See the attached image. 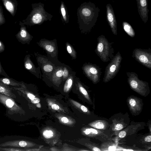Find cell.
Instances as JSON below:
<instances>
[{"label": "cell", "instance_id": "9", "mask_svg": "<svg viewBox=\"0 0 151 151\" xmlns=\"http://www.w3.org/2000/svg\"><path fill=\"white\" fill-rule=\"evenodd\" d=\"M0 102L3 104L12 114H22L24 113L22 107L15 102L13 98L1 93Z\"/></svg>", "mask_w": 151, "mask_h": 151}, {"label": "cell", "instance_id": "33", "mask_svg": "<svg viewBox=\"0 0 151 151\" xmlns=\"http://www.w3.org/2000/svg\"><path fill=\"white\" fill-rule=\"evenodd\" d=\"M5 50V46L3 43L0 40V53L3 52Z\"/></svg>", "mask_w": 151, "mask_h": 151}, {"label": "cell", "instance_id": "23", "mask_svg": "<svg viewBox=\"0 0 151 151\" xmlns=\"http://www.w3.org/2000/svg\"><path fill=\"white\" fill-rule=\"evenodd\" d=\"M0 151H25V149H21L20 148L17 147H1L0 149Z\"/></svg>", "mask_w": 151, "mask_h": 151}, {"label": "cell", "instance_id": "35", "mask_svg": "<svg viewBox=\"0 0 151 151\" xmlns=\"http://www.w3.org/2000/svg\"><path fill=\"white\" fill-rule=\"evenodd\" d=\"M31 101L33 104H37L39 102L40 99L38 98H35L34 99L31 100Z\"/></svg>", "mask_w": 151, "mask_h": 151}, {"label": "cell", "instance_id": "7", "mask_svg": "<svg viewBox=\"0 0 151 151\" xmlns=\"http://www.w3.org/2000/svg\"><path fill=\"white\" fill-rule=\"evenodd\" d=\"M86 135L103 142L111 140L113 134L110 129L102 130L91 127L85 128L83 131Z\"/></svg>", "mask_w": 151, "mask_h": 151}, {"label": "cell", "instance_id": "27", "mask_svg": "<svg viewBox=\"0 0 151 151\" xmlns=\"http://www.w3.org/2000/svg\"><path fill=\"white\" fill-rule=\"evenodd\" d=\"M72 83L73 81L72 79L71 78H68L64 86L65 91L67 92L69 91L72 85Z\"/></svg>", "mask_w": 151, "mask_h": 151}, {"label": "cell", "instance_id": "19", "mask_svg": "<svg viewBox=\"0 0 151 151\" xmlns=\"http://www.w3.org/2000/svg\"><path fill=\"white\" fill-rule=\"evenodd\" d=\"M12 87L0 81V93L4 94L13 99H16V96L12 92Z\"/></svg>", "mask_w": 151, "mask_h": 151}, {"label": "cell", "instance_id": "25", "mask_svg": "<svg viewBox=\"0 0 151 151\" xmlns=\"http://www.w3.org/2000/svg\"><path fill=\"white\" fill-rule=\"evenodd\" d=\"M6 22V20L3 14L2 7L0 4V26L4 24Z\"/></svg>", "mask_w": 151, "mask_h": 151}, {"label": "cell", "instance_id": "3", "mask_svg": "<svg viewBox=\"0 0 151 151\" xmlns=\"http://www.w3.org/2000/svg\"><path fill=\"white\" fill-rule=\"evenodd\" d=\"M127 74L128 83L132 90L144 97L149 95L150 91L148 82L140 80L134 72H127Z\"/></svg>", "mask_w": 151, "mask_h": 151}, {"label": "cell", "instance_id": "42", "mask_svg": "<svg viewBox=\"0 0 151 151\" xmlns=\"http://www.w3.org/2000/svg\"><path fill=\"white\" fill-rule=\"evenodd\" d=\"M150 124H149V130H150V133H151V123H150Z\"/></svg>", "mask_w": 151, "mask_h": 151}, {"label": "cell", "instance_id": "15", "mask_svg": "<svg viewBox=\"0 0 151 151\" xmlns=\"http://www.w3.org/2000/svg\"><path fill=\"white\" fill-rule=\"evenodd\" d=\"M7 10L13 17L15 15L17 9V0H1Z\"/></svg>", "mask_w": 151, "mask_h": 151}, {"label": "cell", "instance_id": "12", "mask_svg": "<svg viewBox=\"0 0 151 151\" xmlns=\"http://www.w3.org/2000/svg\"><path fill=\"white\" fill-rule=\"evenodd\" d=\"M142 125L139 123H132L130 125L118 132L116 134L120 139L123 138L127 136L132 135L142 129Z\"/></svg>", "mask_w": 151, "mask_h": 151}, {"label": "cell", "instance_id": "31", "mask_svg": "<svg viewBox=\"0 0 151 151\" xmlns=\"http://www.w3.org/2000/svg\"><path fill=\"white\" fill-rule=\"evenodd\" d=\"M120 149V150H123V151H136V150H135L134 147H129L127 148V147H126L125 148L119 147V149Z\"/></svg>", "mask_w": 151, "mask_h": 151}, {"label": "cell", "instance_id": "32", "mask_svg": "<svg viewBox=\"0 0 151 151\" xmlns=\"http://www.w3.org/2000/svg\"><path fill=\"white\" fill-rule=\"evenodd\" d=\"M46 50L50 52H52L54 51L53 47L50 45H47L45 46Z\"/></svg>", "mask_w": 151, "mask_h": 151}, {"label": "cell", "instance_id": "22", "mask_svg": "<svg viewBox=\"0 0 151 151\" xmlns=\"http://www.w3.org/2000/svg\"><path fill=\"white\" fill-rule=\"evenodd\" d=\"M123 27L125 31L130 37H134L135 33L132 27L128 23L124 22L123 23Z\"/></svg>", "mask_w": 151, "mask_h": 151}, {"label": "cell", "instance_id": "39", "mask_svg": "<svg viewBox=\"0 0 151 151\" xmlns=\"http://www.w3.org/2000/svg\"><path fill=\"white\" fill-rule=\"evenodd\" d=\"M68 75V72L67 69L66 68H65L64 70L63 71V77L65 78L67 77Z\"/></svg>", "mask_w": 151, "mask_h": 151}, {"label": "cell", "instance_id": "43", "mask_svg": "<svg viewBox=\"0 0 151 151\" xmlns=\"http://www.w3.org/2000/svg\"><path fill=\"white\" fill-rule=\"evenodd\" d=\"M1 147H0V149L1 148Z\"/></svg>", "mask_w": 151, "mask_h": 151}, {"label": "cell", "instance_id": "8", "mask_svg": "<svg viewBox=\"0 0 151 151\" xmlns=\"http://www.w3.org/2000/svg\"><path fill=\"white\" fill-rule=\"evenodd\" d=\"M132 56L139 63L151 69V50L150 49L143 50L136 48L132 52Z\"/></svg>", "mask_w": 151, "mask_h": 151}, {"label": "cell", "instance_id": "24", "mask_svg": "<svg viewBox=\"0 0 151 151\" xmlns=\"http://www.w3.org/2000/svg\"><path fill=\"white\" fill-rule=\"evenodd\" d=\"M79 89L81 92L84 95L87 100L89 102H91V99H90L86 89L82 86L79 87Z\"/></svg>", "mask_w": 151, "mask_h": 151}, {"label": "cell", "instance_id": "2", "mask_svg": "<svg viewBox=\"0 0 151 151\" xmlns=\"http://www.w3.org/2000/svg\"><path fill=\"white\" fill-rule=\"evenodd\" d=\"M91 2H84L78 8L77 15L78 21L81 28H90L94 22V9Z\"/></svg>", "mask_w": 151, "mask_h": 151}, {"label": "cell", "instance_id": "26", "mask_svg": "<svg viewBox=\"0 0 151 151\" xmlns=\"http://www.w3.org/2000/svg\"><path fill=\"white\" fill-rule=\"evenodd\" d=\"M53 135V132L51 130H46L44 131L43 133V135L46 139L51 138Z\"/></svg>", "mask_w": 151, "mask_h": 151}, {"label": "cell", "instance_id": "14", "mask_svg": "<svg viewBox=\"0 0 151 151\" xmlns=\"http://www.w3.org/2000/svg\"><path fill=\"white\" fill-rule=\"evenodd\" d=\"M31 144L28 142L23 140H14L7 141L0 144L1 147H25Z\"/></svg>", "mask_w": 151, "mask_h": 151}, {"label": "cell", "instance_id": "18", "mask_svg": "<svg viewBox=\"0 0 151 151\" xmlns=\"http://www.w3.org/2000/svg\"><path fill=\"white\" fill-rule=\"evenodd\" d=\"M61 19L64 23L67 24L69 21V16L68 15V10L64 2L62 1L59 9Z\"/></svg>", "mask_w": 151, "mask_h": 151}, {"label": "cell", "instance_id": "16", "mask_svg": "<svg viewBox=\"0 0 151 151\" xmlns=\"http://www.w3.org/2000/svg\"><path fill=\"white\" fill-rule=\"evenodd\" d=\"M88 124L90 127L99 130H110V122L104 120H96L89 123Z\"/></svg>", "mask_w": 151, "mask_h": 151}, {"label": "cell", "instance_id": "6", "mask_svg": "<svg viewBox=\"0 0 151 151\" xmlns=\"http://www.w3.org/2000/svg\"><path fill=\"white\" fill-rule=\"evenodd\" d=\"M122 59L121 55L118 52L106 68L103 79L104 82L109 81L116 75L120 68Z\"/></svg>", "mask_w": 151, "mask_h": 151}, {"label": "cell", "instance_id": "21", "mask_svg": "<svg viewBox=\"0 0 151 151\" xmlns=\"http://www.w3.org/2000/svg\"><path fill=\"white\" fill-rule=\"evenodd\" d=\"M101 151H115L117 149L116 144L111 140L106 141L100 146Z\"/></svg>", "mask_w": 151, "mask_h": 151}, {"label": "cell", "instance_id": "36", "mask_svg": "<svg viewBox=\"0 0 151 151\" xmlns=\"http://www.w3.org/2000/svg\"><path fill=\"white\" fill-rule=\"evenodd\" d=\"M26 94L27 97L31 100L34 99L35 98V96L32 93H26Z\"/></svg>", "mask_w": 151, "mask_h": 151}, {"label": "cell", "instance_id": "1", "mask_svg": "<svg viewBox=\"0 0 151 151\" xmlns=\"http://www.w3.org/2000/svg\"><path fill=\"white\" fill-rule=\"evenodd\" d=\"M31 6L32 9L30 13L22 21L24 24L30 26L40 25L45 21L51 20L53 16L45 10L44 4L40 2L33 3Z\"/></svg>", "mask_w": 151, "mask_h": 151}, {"label": "cell", "instance_id": "30", "mask_svg": "<svg viewBox=\"0 0 151 151\" xmlns=\"http://www.w3.org/2000/svg\"><path fill=\"white\" fill-rule=\"evenodd\" d=\"M144 141L145 143H150L151 144V133L149 135H148L145 137L144 138Z\"/></svg>", "mask_w": 151, "mask_h": 151}, {"label": "cell", "instance_id": "17", "mask_svg": "<svg viewBox=\"0 0 151 151\" xmlns=\"http://www.w3.org/2000/svg\"><path fill=\"white\" fill-rule=\"evenodd\" d=\"M0 81L8 85H11L15 87H22L25 88V86L22 82L16 81L10 77L0 78Z\"/></svg>", "mask_w": 151, "mask_h": 151}, {"label": "cell", "instance_id": "10", "mask_svg": "<svg viewBox=\"0 0 151 151\" xmlns=\"http://www.w3.org/2000/svg\"><path fill=\"white\" fill-rule=\"evenodd\" d=\"M127 103L132 115L137 116L140 114L143 106L142 99L134 96H130L127 98Z\"/></svg>", "mask_w": 151, "mask_h": 151}, {"label": "cell", "instance_id": "40", "mask_svg": "<svg viewBox=\"0 0 151 151\" xmlns=\"http://www.w3.org/2000/svg\"><path fill=\"white\" fill-rule=\"evenodd\" d=\"M61 121L63 122L64 123H67L68 122V118L65 117H63L62 118Z\"/></svg>", "mask_w": 151, "mask_h": 151}, {"label": "cell", "instance_id": "4", "mask_svg": "<svg viewBox=\"0 0 151 151\" xmlns=\"http://www.w3.org/2000/svg\"><path fill=\"white\" fill-rule=\"evenodd\" d=\"M97 41L95 50L97 55L104 62L111 61L114 57V49L111 43L103 35L98 37Z\"/></svg>", "mask_w": 151, "mask_h": 151}, {"label": "cell", "instance_id": "13", "mask_svg": "<svg viewBox=\"0 0 151 151\" xmlns=\"http://www.w3.org/2000/svg\"><path fill=\"white\" fill-rule=\"evenodd\" d=\"M19 24L20 26L19 31L16 35V37L18 41L22 44L27 43L30 40L31 35L26 29V27L22 22L20 21Z\"/></svg>", "mask_w": 151, "mask_h": 151}, {"label": "cell", "instance_id": "20", "mask_svg": "<svg viewBox=\"0 0 151 151\" xmlns=\"http://www.w3.org/2000/svg\"><path fill=\"white\" fill-rule=\"evenodd\" d=\"M107 19L110 25L112 31L114 34L115 35H117V27L116 21L113 13L107 9Z\"/></svg>", "mask_w": 151, "mask_h": 151}, {"label": "cell", "instance_id": "34", "mask_svg": "<svg viewBox=\"0 0 151 151\" xmlns=\"http://www.w3.org/2000/svg\"><path fill=\"white\" fill-rule=\"evenodd\" d=\"M56 74L58 77H61L63 75V71L62 70H59L57 72Z\"/></svg>", "mask_w": 151, "mask_h": 151}, {"label": "cell", "instance_id": "37", "mask_svg": "<svg viewBox=\"0 0 151 151\" xmlns=\"http://www.w3.org/2000/svg\"><path fill=\"white\" fill-rule=\"evenodd\" d=\"M140 4L141 6L142 7L146 6L147 4L146 0H140Z\"/></svg>", "mask_w": 151, "mask_h": 151}, {"label": "cell", "instance_id": "44", "mask_svg": "<svg viewBox=\"0 0 151 151\" xmlns=\"http://www.w3.org/2000/svg\"></svg>", "mask_w": 151, "mask_h": 151}, {"label": "cell", "instance_id": "5", "mask_svg": "<svg viewBox=\"0 0 151 151\" xmlns=\"http://www.w3.org/2000/svg\"><path fill=\"white\" fill-rule=\"evenodd\" d=\"M109 120L110 123V130L113 134H116L129 125L130 122L129 116L127 113L124 114L121 113L115 114L112 116Z\"/></svg>", "mask_w": 151, "mask_h": 151}, {"label": "cell", "instance_id": "41", "mask_svg": "<svg viewBox=\"0 0 151 151\" xmlns=\"http://www.w3.org/2000/svg\"><path fill=\"white\" fill-rule=\"evenodd\" d=\"M67 50L69 53H71L72 52V50L71 47L70 45H68L67 47Z\"/></svg>", "mask_w": 151, "mask_h": 151}, {"label": "cell", "instance_id": "38", "mask_svg": "<svg viewBox=\"0 0 151 151\" xmlns=\"http://www.w3.org/2000/svg\"><path fill=\"white\" fill-rule=\"evenodd\" d=\"M51 107L53 109L56 110H58L60 108L59 106L55 104H52L51 106Z\"/></svg>", "mask_w": 151, "mask_h": 151}, {"label": "cell", "instance_id": "29", "mask_svg": "<svg viewBox=\"0 0 151 151\" xmlns=\"http://www.w3.org/2000/svg\"><path fill=\"white\" fill-rule=\"evenodd\" d=\"M0 75H1L4 76L5 77L9 78V77L7 75V74L5 72L4 69L3 68L1 62L0 61Z\"/></svg>", "mask_w": 151, "mask_h": 151}, {"label": "cell", "instance_id": "28", "mask_svg": "<svg viewBox=\"0 0 151 151\" xmlns=\"http://www.w3.org/2000/svg\"><path fill=\"white\" fill-rule=\"evenodd\" d=\"M44 71L47 72H50L53 69L52 66L50 65H45L43 67Z\"/></svg>", "mask_w": 151, "mask_h": 151}, {"label": "cell", "instance_id": "11", "mask_svg": "<svg viewBox=\"0 0 151 151\" xmlns=\"http://www.w3.org/2000/svg\"><path fill=\"white\" fill-rule=\"evenodd\" d=\"M84 70L88 77L94 84H97L100 81L101 71L99 66L96 65H88L85 66Z\"/></svg>", "mask_w": 151, "mask_h": 151}]
</instances>
